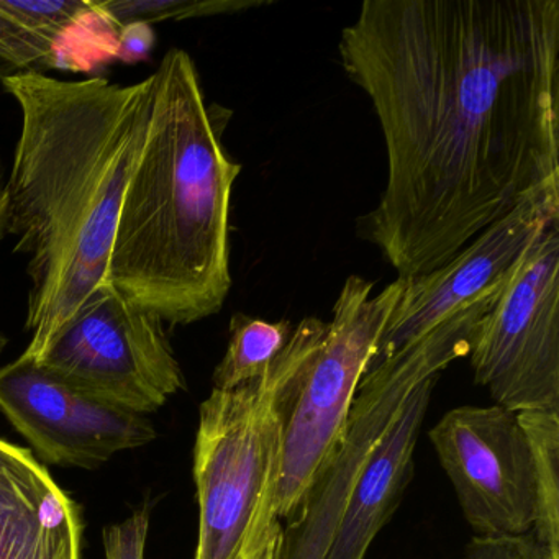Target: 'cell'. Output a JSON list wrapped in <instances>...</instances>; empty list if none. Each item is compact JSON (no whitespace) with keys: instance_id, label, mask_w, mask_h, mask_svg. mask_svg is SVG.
Instances as JSON below:
<instances>
[{"instance_id":"obj_18","label":"cell","mask_w":559,"mask_h":559,"mask_svg":"<svg viewBox=\"0 0 559 559\" xmlns=\"http://www.w3.org/2000/svg\"><path fill=\"white\" fill-rule=\"evenodd\" d=\"M261 0H100L93 2L94 14L116 27L132 24H158L165 21L237 14L263 8Z\"/></svg>"},{"instance_id":"obj_3","label":"cell","mask_w":559,"mask_h":559,"mask_svg":"<svg viewBox=\"0 0 559 559\" xmlns=\"http://www.w3.org/2000/svg\"><path fill=\"white\" fill-rule=\"evenodd\" d=\"M148 135L120 207L107 283L169 325L224 309L231 289L230 209L240 163L225 152L231 112L209 104L188 51L153 73Z\"/></svg>"},{"instance_id":"obj_7","label":"cell","mask_w":559,"mask_h":559,"mask_svg":"<svg viewBox=\"0 0 559 559\" xmlns=\"http://www.w3.org/2000/svg\"><path fill=\"white\" fill-rule=\"evenodd\" d=\"M477 384L513 414L559 411V224L507 277L471 340Z\"/></svg>"},{"instance_id":"obj_9","label":"cell","mask_w":559,"mask_h":559,"mask_svg":"<svg viewBox=\"0 0 559 559\" xmlns=\"http://www.w3.org/2000/svg\"><path fill=\"white\" fill-rule=\"evenodd\" d=\"M430 440L476 536L533 532L535 469L519 415L499 405H464L444 414Z\"/></svg>"},{"instance_id":"obj_13","label":"cell","mask_w":559,"mask_h":559,"mask_svg":"<svg viewBox=\"0 0 559 559\" xmlns=\"http://www.w3.org/2000/svg\"><path fill=\"white\" fill-rule=\"evenodd\" d=\"M91 15L90 0H0V63L15 76L53 70L60 41Z\"/></svg>"},{"instance_id":"obj_22","label":"cell","mask_w":559,"mask_h":559,"mask_svg":"<svg viewBox=\"0 0 559 559\" xmlns=\"http://www.w3.org/2000/svg\"><path fill=\"white\" fill-rule=\"evenodd\" d=\"M281 532H283V528H281L280 532H277L276 535H274L273 538L267 542V545L264 546V549L261 551L260 558L258 559H277V551H280L281 543Z\"/></svg>"},{"instance_id":"obj_17","label":"cell","mask_w":559,"mask_h":559,"mask_svg":"<svg viewBox=\"0 0 559 559\" xmlns=\"http://www.w3.org/2000/svg\"><path fill=\"white\" fill-rule=\"evenodd\" d=\"M55 486L57 480L31 450L0 438V551Z\"/></svg>"},{"instance_id":"obj_8","label":"cell","mask_w":559,"mask_h":559,"mask_svg":"<svg viewBox=\"0 0 559 559\" xmlns=\"http://www.w3.org/2000/svg\"><path fill=\"white\" fill-rule=\"evenodd\" d=\"M38 361L100 401L145 417L188 385L165 323L110 283L61 326Z\"/></svg>"},{"instance_id":"obj_1","label":"cell","mask_w":559,"mask_h":559,"mask_svg":"<svg viewBox=\"0 0 559 559\" xmlns=\"http://www.w3.org/2000/svg\"><path fill=\"white\" fill-rule=\"evenodd\" d=\"M338 51L388 159L359 227L399 277L559 182V0H366Z\"/></svg>"},{"instance_id":"obj_12","label":"cell","mask_w":559,"mask_h":559,"mask_svg":"<svg viewBox=\"0 0 559 559\" xmlns=\"http://www.w3.org/2000/svg\"><path fill=\"white\" fill-rule=\"evenodd\" d=\"M438 376L421 382L356 477L325 559H365L414 476V451Z\"/></svg>"},{"instance_id":"obj_20","label":"cell","mask_w":559,"mask_h":559,"mask_svg":"<svg viewBox=\"0 0 559 559\" xmlns=\"http://www.w3.org/2000/svg\"><path fill=\"white\" fill-rule=\"evenodd\" d=\"M120 58L132 61L148 55L150 48L155 44V35H153L150 25L132 24L119 31Z\"/></svg>"},{"instance_id":"obj_16","label":"cell","mask_w":559,"mask_h":559,"mask_svg":"<svg viewBox=\"0 0 559 559\" xmlns=\"http://www.w3.org/2000/svg\"><path fill=\"white\" fill-rule=\"evenodd\" d=\"M289 320L266 322L245 313L230 320L227 352L215 368L212 381L217 391H231L266 374L293 335Z\"/></svg>"},{"instance_id":"obj_23","label":"cell","mask_w":559,"mask_h":559,"mask_svg":"<svg viewBox=\"0 0 559 559\" xmlns=\"http://www.w3.org/2000/svg\"><path fill=\"white\" fill-rule=\"evenodd\" d=\"M9 340L8 336L4 335V333H0V355L4 353L5 346H8Z\"/></svg>"},{"instance_id":"obj_5","label":"cell","mask_w":559,"mask_h":559,"mask_svg":"<svg viewBox=\"0 0 559 559\" xmlns=\"http://www.w3.org/2000/svg\"><path fill=\"white\" fill-rule=\"evenodd\" d=\"M404 277L372 296V281L346 277L287 395L277 519L293 520L332 460L358 392L371 368L391 313L404 293Z\"/></svg>"},{"instance_id":"obj_11","label":"cell","mask_w":559,"mask_h":559,"mask_svg":"<svg viewBox=\"0 0 559 559\" xmlns=\"http://www.w3.org/2000/svg\"><path fill=\"white\" fill-rule=\"evenodd\" d=\"M555 224H559V182L530 195L443 266L421 276L404 277V293L379 338L372 365L401 352L477 297L502 286L530 245Z\"/></svg>"},{"instance_id":"obj_21","label":"cell","mask_w":559,"mask_h":559,"mask_svg":"<svg viewBox=\"0 0 559 559\" xmlns=\"http://www.w3.org/2000/svg\"><path fill=\"white\" fill-rule=\"evenodd\" d=\"M5 186H8V176H5V166L0 158V243L8 237V198H5Z\"/></svg>"},{"instance_id":"obj_19","label":"cell","mask_w":559,"mask_h":559,"mask_svg":"<svg viewBox=\"0 0 559 559\" xmlns=\"http://www.w3.org/2000/svg\"><path fill=\"white\" fill-rule=\"evenodd\" d=\"M148 506L136 509L129 519L104 530L106 559H145L148 536Z\"/></svg>"},{"instance_id":"obj_6","label":"cell","mask_w":559,"mask_h":559,"mask_svg":"<svg viewBox=\"0 0 559 559\" xmlns=\"http://www.w3.org/2000/svg\"><path fill=\"white\" fill-rule=\"evenodd\" d=\"M503 284L401 352L376 362L362 376L332 460L281 532L277 559H325L349 490L366 461L397 420L408 395L421 382L440 376L454 359L469 355L474 330L492 309Z\"/></svg>"},{"instance_id":"obj_2","label":"cell","mask_w":559,"mask_h":559,"mask_svg":"<svg viewBox=\"0 0 559 559\" xmlns=\"http://www.w3.org/2000/svg\"><path fill=\"white\" fill-rule=\"evenodd\" d=\"M22 114L8 176V235L28 258L22 355L38 359L107 283L120 207L148 135L155 80L64 81L28 73L2 83Z\"/></svg>"},{"instance_id":"obj_15","label":"cell","mask_w":559,"mask_h":559,"mask_svg":"<svg viewBox=\"0 0 559 559\" xmlns=\"http://www.w3.org/2000/svg\"><path fill=\"white\" fill-rule=\"evenodd\" d=\"M83 512L60 486L0 551V559H83Z\"/></svg>"},{"instance_id":"obj_10","label":"cell","mask_w":559,"mask_h":559,"mask_svg":"<svg viewBox=\"0 0 559 559\" xmlns=\"http://www.w3.org/2000/svg\"><path fill=\"white\" fill-rule=\"evenodd\" d=\"M0 411L47 463L96 469L117 453L145 447L156 430L21 355L0 368Z\"/></svg>"},{"instance_id":"obj_14","label":"cell","mask_w":559,"mask_h":559,"mask_svg":"<svg viewBox=\"0 0 559 559\" xmlns=\"http://www.w3.org/2000/svg\"><path fill=\"white\" fill-rule=\"evenodd\" d=\"M516 415L535 469L536 515L532 533L542 559H559V411Z\"/></svg>"},{"instance_id":"obj_4","label":"cell","mask_w":559,"mask_h":559,"mask_svg":"<svg viewBox=\"0 0 559 559\" xmlns=\"http://www.w3.org/2000/svg\"><path fill=\"white\" fill-rule=\"evenodd\" d=\"M325 322L306 317L266 374L201 404L194 444V559H258L280 532L283 424L294 379Z\"/></svg>"}]
</instances>
